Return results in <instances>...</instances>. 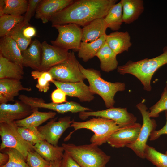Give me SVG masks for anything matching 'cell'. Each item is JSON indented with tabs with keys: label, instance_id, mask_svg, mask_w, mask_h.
Returning <instances> with one entry per match:
<instances>
[{
	"label": "cell",
	"instance_id": "1",
	"mask_svg": "<svg viewBox=\"0 0 167 167\" xmlns=\"http://www.w3.org/2000/svg\"><path fill=\"white\" fill-rule=\"evenodd\" d=\"M117 0H74L70 5L54 15L52 26L75 24L84 27L92 21L104 18Z\"/></svg>",
	"mask_w": 167,
	"mask_h": 167
},
{
	"label": "cell",
	"instance_id": "2",
	"mask_svg": "<svg viewBox=\"0 0 167 167\" xmlns=\"http://www.w3.org/2000/svg\"><path fill=\"white\" fill-rule=\"evenodd\" d=\"M167 64V46L163 49L161 55L152 58L139 61L129 60L125 64L119 66L117 71L120 74H131L136 77L143 86L144 90H152L151 80L155 72L161 67Z\"/></svg>",
	"mask_w": 167,
	"mask_h": 167
},
{
	"label": "cell",
	"instance_id": "3",
	"mask_svg": "<svg viewBox=\"0 0 167 167\" xmlns=\"http://www.w3.org/2000/svg\"><path fill=\"white\" fill-rule=\"evenodd\" d=\"M80 69L89 83L91 92L94 95L100 96L103 100L105 106L108 108L113 107L116 93L125 89L124 83H112L105 80L101 76L99 71L93 69L84 68L80 63Z\"/></svg>",
	"mask_w": 167,
	"mask_h": 167
},
{
	"label": "cell",
	"instance_id": "4",
	"mask_svg": "<svg viewBox=\"0 0 167 167\" xmlns=\"http://www.w3.org/2000/svg\"><path fill=\"white\" fill-rule=\"evenodd\" d=\"M62 146L81 167H106L111 159L98 146L92 143L76 145L63 143Z\"/></svg>",
	"mask_w": 167,
	"mask_h": 167
},
{
	"label": "cell",
	"instance_id": "5",
	"mask_svg": "<svg viewBox=\"0 0 167 167\" xmlns=\"http://www.w3.org/2000/svg\"><path fill=\"white\" fill-rule=\"evenodd\" d=\"M71 127H73L74 130L70 135L75 131L81 129H89L94 132V134L91 137L90 141L91 143L98 146L107 142L112 134L121 128L114 121L101 117L93 118L82 122L73 120Z\"/></svg>",
	"mask_w": 167,
	"mask_h": 167
},
{
	"label": "cell",
	"instance_id": "6",
	"mask_svg": "<svg viewBox=\"0 0 167 167\" xmlns=\"http://www.w3.org/2000/svg\"><path fill=\"white\" fill-rule=\"evenodd\" d=\"M14 122L0 123V135L2 142L1 151L6 148H15L19 151L25 160L28 152L34 150V145L24 140L17 131Z\"/></svg>",
	"mask_w": 167,
	"mask_h": 167
},
{
	"label": "cell",
	"instance_id": "7",
	"mask_svg": "<svg viewBox=\"0 0 167 167\" xmlns=\"http://www.w3.org/2000/svg\"><path fill=\"white\" fill-rule=\"evenodd\" d=\"M79 64L74 52L70 51L66 59L53 66L48 71L52 75L54 79L59 82H75L84 81L86 78L80 69Z\"/></svg>",
	"mask_w": 167,
	"mask_h": 167
},
{
	"label": "cell",
	"instance_id": "8",
	"mask_svg": "<svg viewBox=\"0 0 167 167\" xmlns=\"http://www.w3.org/2000/svg\"><path fill=\"white\" fill-rule=\"evenodd\" d=\"M54 27L58 30V34L55 40L50 41L52 45L68 51L78 52L82 42V28L73 23Z\"/></svg>",
	"mask_w": 167,
	"mask_h": 167
},
{
	"label": "cell",
	"instance_id": "9",
	"mask_svg": "<svg viewBox=\"0 0 167 167\" xmlns=\"http://www.w3.org/2000/svg\"><path fill=\"white\" fill-rule=\"evenodd\" d=\"M136 107L141 113L143 124L139 136L133 143L127 145L126 147L131 149L139 158L145 159L144 150L147 142L151 132L156 130L157 124L156 120L149 117V110L143 102L139 103Z\"/></svg>",
	"mask_w": 167,
	"mask_h": 167
},
{
	"label": "cell",
	"instance_id": "10",
	"mask_svg": "<svg viewBox=\"0 0 167 167\" xmlns=\"http://www.w3.org/2000/svg\"><path fill=\"white\" fill-rule=\"evenodd\" d=\"M18 98L32 108L48 109L61 114L69 112L77 113L92 111L89 108L83 106L73 101H67L61 104H56L52 102L45 103L42 98L29 97L24 94L19 95Z\"/></svg>",
	"mask_w": 167,
	"mask_h": 167
},
{
	"label": "cell",
	"instance_id": "11",
	"mask_svg": "<svg viewBox=\"0 0 167 167\" xmlns=\"http://www.w3.org/2000/svg\"><path fill=\"white\" fill-rule=\"evenodd\" d=\"M79 117L84 120L90 116L104 118L114 121L121 128H123L136 122L137 118L127 111L126 108L113 107L107 109L80 112Z\"/></svg>",
	"mask_w": 167,
	"mask_h": 167
},
{
	"label": "cell",
	"instance_id": "12",
	"mask_svg": "<svg viewBox=\"0 0 167 167\" xmlns=\"http://www.w3.org/2000/svg\"><path fill=\"white\" fill-rule=\"evenodd\" d=\"M53 119L46 124L38 127L45 139L51 144L57 146L59 140L64 131L71 127L73 120L70 116L60 118L58 121Z\"/></svg>",
	"mask_w": 167,
	"mask_h": 167
},
{
	"label": "cell",
	"instance_id": "13",
	"mask_svg": "<svg viewBox=\"0 0 167 167\" xmlns=\"http://www.w3.org/2000/svg\"><path fill=\"white\" fill-rule=\"evenodd\" d=\"M34 109L20 100L16 101L13 104H0V123H9L24 119L32 114Z\"/></svg>",
	"mask_w": 167,
	"mask_h": 167
},
{
	"label": "cell",
	"instance_id": "14",
	"mask_svg": "<svg viewBox=\"0 0 167 167\" xmlns=\"http://www.w3.org/2000/svg\"><path fill=\"white\" fill-rule=\"evenodd\" d=\"M142 125L135 122L126 127L121 128L110 136L107 143L116 148L124 147L134 143L139 136Z\"/></svg>",
	"mask_w": 167,
	"mask_h": 167
},
{
	"label": "cell",
	"instance_id": "15",
	"mask_svg": "<svg viewBox=\"0 0 167 167\" xmlns=\"http://www.w3.org/2000/svg\"><path fill=\"white\" fill-rule=\"evenodd\" d=\"M41 71H48L53 66L64 61L68 57V50L51 45L45 41L41 43Z\"/></svg>",
	"mask_w": 167,
	"mask_h": 167
},
{
	"label": "cell",
	"instance_id": "16",
	"mask_svg": "<svg viewBox=\"0 0 167 167\" xmlns=\"http://www.w3.org/2000/svg\"><path fill=\"white\" fill-rule=\"evenodd\" d=\"M57 88L62 90L67 95L78 98L81 102H90L95 97L89 86L84 81L75 82H64L54 79L51 82Z\"/></svg>",
	"mask_w": 167,
	"mask_h": 167
},
{
	"label": "cell",
	"instance_id": "17",
	"mask_svg": "<svg viewBox=\"0 0 167 167\" xmlns=\"http://www.w3.org/2000/svg\"><path fill=\"white\" fill-rule=\"evenodd\" d=\"M74 1L41 0L36 8L35 17L41 19L43 23H46L54 15L71 4Z\"/></svg>",
	"mask_w": 167,
	"mask_h": 167
},
{
	"label": "cell",
	"instance_id": "18",
	"mask_svg": "<svg viewBox=\"0 0 167 167\" xmlns=\"http://www.w3.org/2000/svg\"><path fill=\"white\" fill-rule=\"evenodd\" d=\"M42 53L41 43L36 39L32 41L28 48L22 52L23 66L40 71Z\"/></svg>",
	"mask_w": 167,
	"mask_h": 167
},
{
	"label": "cell",
	"instance_id": "19",
	"mask_svg": "<svg viewBox=\"0 0 167 167\" xmlns=\"http://www.w3.org/2000/svg\"><path fill=\"white\" fill-rule=\"evenodd\" d=\"M106 42L117 55L128 51L132 45L130 35L127 31H116L107 35Z\"/></svg>",
	"mask_w": 167,
	"mask_h": 167
},
{
	"label": "cell",
	"instance_id": "20",
	"mask_svg": "<svg viewBox=\"0 0 167 167\" xmlns=\"http://www.w3.org/2000/svg\"><path fill=\"white\" fill-rule=\"evenodd\" d=\"M0 52L7 59L23 66L22 52L17 43L11 37L6 36L1 37Z\"/></svg>",
	"mask_w": 167,
	"mask_h": 167
},
{
	"label": "cell",
	"instance_id": "21",
	"mask_svg": "<svg viewBox=\"0 0 167 167\" xmlns=\"http://www.w3.org/2000/svg\"><path fill=\"white\" fill-rule=\"evenodd\" d=\"M107 28L104 18L92 21L82 28V41L90 42L97 40L106 34Z\"/></svg>",
	"mask_w": 167,
	"mask_h": 167
},
{
	"label": "cell",
	"instance_id": "22",
	"mask_svg": "<svg viewBox=\"0 0 167 167\" xmlns=\"http://www.w3.org/2000/svg\"><path fill=\"white\" fill-rule=\"evenodd\" d=\"M122 20L126 24H131L136 20L144 10L142 0H121Z\"/></svg>",
	"mask_w": 167,
	"mask_h": 167
},
{
	"label": "cell",
	"instance_id": "23",
	"mask_svg": "<svg viewBox=\"0 0 167 167\" xmlns=\"http://www.w3.org/2000/svg\"><path fill=\"white\" fill-rule=\"evenodd\" d=\"M34 150L50 162L61 160L64 151L62 146H55L43 140L34 145Z\"/></svg>",
	"mask_w": 167,
	"mask_h": 167
},
{
	"label": "cell",
	"instance_id": "24",
	"mask_svg": "<svg viewBox=\"0 0 167 167\" xmlns=\"http://www.w3.org/2000/svg\"><path fill=\"white\" fill-rule=\"evenodd\" d=\"M34 108L33 112L29 116L23 119L15 121L17 126L38 128L46 121L54 118L56 115L54 112H41L38 111V108Z\"/></svg>",
	"mask_w": 167,
	"mask_h": 167
},
{
	"label": "cell",
	"instance_id": "25",
	"mask_svg": "<svg viewBox=\"0 0 167 167\" xmlns=\"http://www.w3.org/2000/svg\"><path fill=\"white\" fill-rule=\"evenodd\" d=\"M32 90L31 87H24L20 80L9 78L0 79V93L8 101H14L15 97L19 95L20 91L29 92Z\"/></svg>",
	"mask_w": 167,
	"mask_h": 167
},
{
	"label": "cell",
	"instance_id": "26",
	"mask_svg": "<svg viewBox=\"0 0 167 167\" xmlns=\"http://www.w3.org/2000/svg\"><path fill=\"white\" fill-rule=\"evenodd\" d=\"M23 67L10 61L0 53V79L9 78L20 80L24 74Z\"/></svg>",
	"mask_w": 167,
	"mask_h": 167
},
{
	"label": "cell",
	"instance_id": "27",
	"mask_svg": "<svg viewBox=\"0 0 167 167\" xmlns=\"http://www.w3.org/2000/svg\"><path fill=\"white\" fill-rule=\"evenodd\" d=\"M116 56L106 42L96 55L99 59L101 69L109 72L117 69L118 62Z\"/></svg>",
	"mask_w": 167,
	"mask_h": 167
},
{
	"label": "cell",
	"instance_id": "28",
	"mask_svg": "<svg viewBox=\"0 0 167 167\" xmlns=\"http://www.w3.org/2000/svg\"><path fill=\"white\" fill-rule=\"evenodd\" d=\"M106 34L90 42H81L78 51V56L87 62L96 56V54L106 42Z\"/></svg>",
	"mask_w": 167,
	"mask_h": 167
},
{
	"label": "cell",
	"instance_id": "29",
	"mask_svg": "<svg viewBox=\"0 0 167 167\" xmlns=\"http://www.w3.org/2000/svg\"><path fill=\"white\" fill-rule=\"evenodd\" d=\"M107 26L113 31H118L121 28L123 22L122 6L120 2L114 5L104 18Z\"/></svg>",
	"mask_w": 167,
	"mask_h": 167
},
{
	"label": "cell",
	"instance_id": "30",
	"mask_svg": "<svg viewBox=\"0 0 167 167\" xmlns=\"http://www.w3.org/2000/svg\"><path fill=\"white\" fill-rule=\"evenodd\" d=\"M28 25L25 24L23 21L16 25L6 35L15 41L22 52L28 48L32 42L31 39H27L23 33L24 28Z\"/></svg>",
	"mask_w": 167,
	"mask_h": 167
},
{
	"label": "cell",
	"instance_id": "31",
	"mask_svg": "<svg viewBox=\"0 0 167 167\" xmlns=\"http://www.w3.org/2000/svg\"><path fill=\"white\" fill-rule=\"evenodd\" d=\"M4 2L5 6L2 15L3 14H7L15 16H19L26 11L28 5V1L4 0Z\"/></svg>",
	"mask_w": 167,
	"mask_h": 167
},
{
	"label": "cell",
	"instance_id": "32",
	"mask_svg": "<svg viewBox=\"0 0 167 167\" xmlns=\"http://www.w3.org/2000/svg\"><path fill=\"white\" fill-rule=\"evenodd\" d=\"M24 16L3 14L0 16V36H6L18 24L22 22Z\"/></svg>",
	"mask_w": 167,
	"mask_h": 167
},
{
	"label": "cell",
	"instance_id": "33",
	"mask_svg": "<svg viewBox=\"0 0 167 167\" xmlns=\"http://www.w3.org/2000/svg\"><path fill=\"white\" fill-rule=\"evenodd\" d=\"M31 76L37 79L36 86L40 92L46 93L49 89L50 82L54 80L51 74L48 71L34 70L31 72Z\"/></svg>",
	"mask_w": 167,
	"mask_h": 167
},
{
	"label": "cell",
	"instance_id": "34",
	"mask_svg": "<svg viewBox=\"0 0 167 167\" xmlns=\"http://www.w3.org/2000/svg\"><path fill=\"white\" fill-rule=\"evenodd\" d=\"M144 155L145 158L156 167H167V155L159 152L154 147L147 144Z\"/></svg>",
	"mask_w": 167,
	"mask_h": 167
},
{
	"label": "cell",
	"instance_id": "35",
	"mask_svg": "<svg viewBox=\"0 0 167 167\" xmlns=\"http://www.w3.org/2000/svg\"><path fill=\"white\" fill-rule=\"evenodd\" d=\"M2 150L8 155L9 159L6 164L0 167H29L23 155L17 150L6 148Z\"/></svg>",
	"mask_w": 167,
	"mask_h": 167
},
{
	"label": "cell",
	"instance_id": "36",
	"mask_svg": "<svg viewBox=\"0 0 167 167\" xmlns=\"http://www.w3.org/2000/svg\"><path fill=\"white\" fill-rule=\"evenodd\" d=\"M19 133L25 140L33 145L45 140L44 136L39 132L38 128L17 127Z\"/></svg>",
	"mask_w": 167,
	"mask_h": 167
},
{
	"label": "cell",
	"instance_id": "37",
	"mask_svg": "<svg viewBox=\"0 0 167 167\" xmlns=\"http://www.w3.org/2000/svg\"><path fill=\"white\" fill-rule=\"evenodd\" d=\"M149 115L151 118H157L159 113L167 110V86L164 89L160 100L154 105L150 107Z\"/></svg>",
	"mask_w": 167,
	"mask_h": 167
},
{
	"label": "cell",
	"instance_id": "38",
	"mask_svg": "<svg viewBox=\"0 0 167 167\" xmlns=\"http://www.w3.org/2000/svg\"><path fill=\"white\" fill-rule=\"evenodd\" d=\"M26 161L29 167H49L50 163L35 150L28 152Z\"/></svg>",
	"mask_w": 167,
	"mask_h": 167
},
{
	"label": "cell",
	"instance_id": "39",
	"mask_svg": "<svg viewBox=\"0 0 167 167\" xmlns=\"http://www.w3.org/2000/svg\"><path fill=\"white\" fill-rule=\"evenodd\" d=\"M41 0H29L28 1V8L24 16L23 23L26 25H29V22L36 11Z\"/></svg>",
	"mask_w": 167,
	"mask_h": 167
},
{
	"label": "cell",
	"instance_id": "40",
	"mask_svg": "<svg viewBox=\"0 0 167 167\" xmlns=\"http://www.w3.org/2000/svg\"><path fill=\"white\" fill-rule=\"evenodd\" d=\"M66 94L60 89L57 88L51 95L52 102L56 104H61L67 102Z\"/></svg>",
	"mask_w": 167,
	"mask_h": 167
},
{
	"label": "cell",
	"instance_id": "41",
	"mask_svg": "<svg viewBox=\"0 0 167 167\" xmlns=\"http://www.w3.org/2000/svg\"><path fill=\"white\" fill-rule=\"evenodd\" d=\"M60 167H81L66 152H64Z\"/></svg>",
	"mask_w": 167,
	"mask_h": 167
},
{
	"label": "cell",
	"instance_id": "42",
	"mask_svg": "<svg viewBox=\"0 0 167 167\" xmlns=\"http://www.w3.org/2000/svg\"><path fill=\"white\" fill-rule=\"evenodd\" d=\"M165 113L166 119L165 124L161 129L159 130H155L151 132L149 137L150 141H152L156 140L162 135H167V110L165 111Z\"/></svg>",
	"mask_w": 167,
	"mask_h": 167
},
{
	"label": "cell",
	"instance_id": "43",
	"mask_svg": "<svg viewBox=\"0 0 167 167\" xmlns=\"http://www.w3.org/2000/svg\"><path fill=\"white\" fill-rule=\"evenodd\" d=\"M23 33L25 37L28 39H31L36 35V31L34 27L29 25L24 28Z\"/></svg>",
	"mask_w": 167,
	"mask_h": 167
},
{
	"label": "cell",
	"instance_id": "44",
	"mask_svg": "<svg viewBox=\"0 0 167 167\" xmlns=\"http://www.w3.org/2000/svg\"><path fill=\"white\" fill-rule=\"evenodd\" d=\"M8 155L5 152L0 153V167L6 164L9 161Z\"/></svg>",
	"mask_w": 167,
	"mask_h": 167
},
{
	"label": "cell",
	"instance_id": "45",
	"mask_svg": "<svg viewBox=\"0 0 167 167\" xmlns=\"http://www.w3.org/2000/svg\"><path fill=\"white\" fill-rule=\"evenodd\" d=\"M61 160L51 162L49 167H60Z\"/></svg>",
	"mask_w": 167,
	"mask_h": 167
},
{
	"label": "cell",
	"instance_id": "46",
	"mask_svg": "<svg viewBox=\"0 0 167 167\" xmlns=\"http://www.w3.org/2000/svg\"><path fill=\"white\" fill-rule=\"evenodd\" d=\"M8 101V100L6 97L0 93V104L7 103Z\"/></svg>",
	"mask_w": 167,
	"mask_h": 167
},
{
	"label": "cell",
	"instance_id": "47",
	"mask_svg": "<svg viewBox=\"0 0 167 167\" xmlns=\"http://www.w3.org/2000/svg\"><path fill=\"white\" fill-rule=\"evenodd\" d=\"M5 6L4 0H0V16L2 15V13Z\"/></svg>",
	"mask_w": 167,
	"mask_h": 167
},
{
	"label": "cell",
	"instance_id": "48",
	"mask_svg": "<svg viewBox=\"0 0 167 167\" xmlns=\"http://www.w3.org/2000/svg\"><path fill=\"white\" fill-rule=\"evenodd\" d=\"M165 154L167 155V151L165 152Z\"/></svg>",
	"mask_w": 167,
	"mask_h": 167
}]
</instances>
